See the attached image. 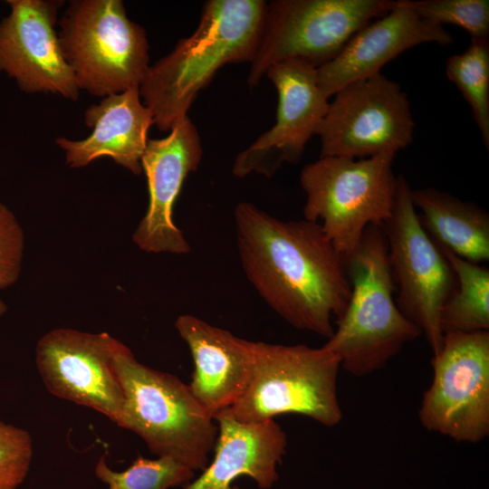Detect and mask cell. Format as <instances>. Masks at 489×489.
<instances>
[{
  "mask_svg": "<svg viewBox=\"0 0 489 489\" xmlns=\"http://www.w3.org/2000/svg\"><path fill=\"white\" fill-rule=\"evenodd\" d=\"M234 219L241 266L260 297L292 327L328 340L351 285L321 226L283 221L248 202L236 206Z\"/></svg>",
  "mask_w": 489,
  "mask_h": 489,
  "instance_id": "obj_1",
  "label": "cell"
},
{
  "mask_svg": "<svg viewBox=\"0 0 489 489\" xmlns=\"http://www.w3.org/2000/svg\"><path fill=\"white\" fill-rule=\"evenodd\" d=\"M266 3L263 0H210L188 37L149 65L139 89L158 129L170 131L185 120L199 91L223 65L252 62Z\"/></svg>",
  "mask_w": 489,
  "mask_h": 489,
  "instance_id": "obj_2",
  "label": "cell"
},
{
  "mask_svg": "<svg viewBox=\"0 0 489 489\" xmlns=\"http://www.w3.org/2000/svg\"><path fill=\"white\" fill-rule=\"evenodd\" d=\"M351 294L337 327L323 345L340 366L365 377L386 366L422 333L398 309L381 225H369L355 250L344 259Z\"/></svg>",
  "mask_w": 489,
  "mask_h": 489,
  "instance_id": "obj_3",
  "label": "cell"
},
{
  "mask_svg": "<svg viewBox=\"0 0 489 489\" xmlns=\"http://www.w3.org/2000/svg\"><path fill=\"white\" fill-rule=\"evenodd\" d=\"M113 366L125 397L119 427L139 436L152 454L171 457L194 472L204 470L218 427L189 386L140 363L122 342Z\"/></svg>",
  "mask_w": 489,
  "mask_h": 489,
  "instance_id": "obj_4",
  "label": "cell"
},
{
  "mask_svg": "<svg viewBox=\"0 0 489 489\" xmlns=\"http://www.w3.org/2000/svg\"><path fill=\"white\" fill-rule=\"evenodd\" d=\"M395 156L322 157L302 169L304 219L321 226L343 260L358 246L369 225H382L391 216L397 187Z\"/></svg>",
  "mask_w": 489,
  "mask_h": 489,
  "instance_id": "obj_5",
  "label": "cell"
},
{
  "mask_svg": "<svg viewBox=\"0 0 489 489\" xmlns=\"http://www.w3.org/2000/svg\"><path fill=\"white\" fill-rule=\"evenodd\" d=\"M59 25L62 53L80 91L104 98L139 86L150 65L149 41L121 0H72Z\"/></svg>",
  "mask_w": 489,
  "mask_h": 489,
  "instance_id": "obj_6",
  "label": "cell"
},
{
  "mask_svg": "<svg viewBox=\"0 0 489 489\" xmlns=\"http://www.w3.org/2000/svg\"><path fill=\"white\" fill-rule=\"evenodd\" d=\"M339 357L324 346L254 341L251 379L229 408L243 422H264L299 414L325 427L342 419L337 395Z\"/></svg>",
  "mask_w": 489,
  "mask_h": 489,
  "instance_id": "obj_7",
  "label": "cell"
},
{
  "mask_svg": "<svg viewBox=\"0 0 489 489\" xmlns=\"http://www.w3.org/2000/svg\"><path fill=\"white\" fill-rule=\"evenodd\" d=\"M397 5L393 0H274L266 4L247 83L256 86L273 64L300 59L319 68L364 25Z\"/></svg>",
  "mask_w": 489,
  "mask_h": 489,
  "instance_id": "obj_8",
  "label": "cell"
},
{
  "mask_svg": "<svg viewBox=\"0 0 489 489\" xmlns=\"http://www.w3.org/2000/svg\"><path fill=\"white\" fill-rule=\"evenodd\" d=\"M411 190L403 176L397 177L393 211L381 226L398 293L397 305L425 335L436 355L444 338L440 312L456 286V279L444 254L420 224Z\"/></svg>",
  "mask_w": 489,
  "mask_h": 489,
  "instance_id": "obj_9",
  "label": "cell"
},
{
  "mask_svg": "<svg viewBox=\"0 0 489 489\" xmlns=\"http://www.w3.org/2000/svg\"><path fill=\"white\" fill-rule=\"evenodd\" d=\"M418 411L422 426L456 442L489 435V331L446 332Z\"/></svg>",
  "mask_w": 489,
  "mask_h": 489,
  "instance_id": "obj_10",
  "label": "cell"
},
{
  "mask_svg": "<svg viewBox=\"0 0 489 489\" xmlns=\"http://www.w3.org/2000/svg\"><path fill=\"white\" fill-rule=\"evenodd\" d=\"M334 95L316 132L320 158L396 154L412 142L415 123L408 96L381 72L350 83Z\"/></svg>",
  "mask_w": 489,
  "mask_h": 489,
  "instance_id": "obj_11",
  "label": "cell"
},
{
  "mask_svg": "<svg viewBox=\"0 0 489 489\" xmlns=\"http://www.w3.org/2000/svg\"><path fill=\"white\" fill-rule=\"evenodd\" d=\"M120 342L107 332L53 329L36 344L37 369L53 396L100 412L119 426L125 397L113 357Z\"/></svg>",
  "mask_w": 489,
  "mask_h": 489,
  "instance_id": "obj_12",
  "label": "cell"
},
{
  "mask_svg": "<svg viewBox=\"0 0 489 489\" xmlns=\"http://www.w3.org/2000/svg\"><path fill=\"white\" fill-rule=\"evenodd\" d=\"M265 75L278 93L276 121L235 157L232 173L237 177H271L283 163H298L329 108L312 64L291 59L272 65Z\"/></svg>",
  "mask_w": 489,
  "mask_h": 489,
  "instance_id": "obj_13",
  "label": "cell"
},
{
  "mask_svg": "<svg viewBox=\"0 0 489 489\" xmlns=\"http://www.w3.org/2000/svg\"><path fill=\"white\" fill-rule=\"evenodd\" d=\"M0 21V72L26 93L77 101L80 89L64 60L55 30L61 0H8Z\"/></svg>",
  "mask_w": 489,
  "mask_h": 489,
  "instance_id": "obj_14",
  "label": "cell"
},
{
  "mask_svg": "<svg viewBox=\"0 0 489 489\" xmlns=\"http://www.w3.org/2000/svg\"><path fill=\"white\" fill-rule=\"evenodd\" d=\"M203 155L197 129L187 117L162 139H149L141 158L148 183L149 206L132 235L133 243L147 253L186 254L190 245L173 220L174 204L190 172Z\"/></svg>",
  "mask_w": 489,
  "mask_h": 489,
  "instance_id": "obj_15",
  "label": "cell"
},
{
  "mask_svg": "<svg viewBox=\"0 0 489 489\" xmlns=\"http://www.w3.org/2000/svg\"><path fill=\"white\" fill-rule=\"evenodd\" d=\"M453 42L444 26L397 0L391 11L360 28L332 60L317 68L318 85L329 99L350 83L380 73L386 63L408 49L425 43Z\"/></svg>",
  "mask_w": 489,
  "mask_h": 489,
  "instance_id": "obj_16",
  "label": "cell"
},
{
  "mask_svg": "<svg viewBox=\"0 0 489 489\" xmlns=\"http://www.w3.org/2000/svg\"><path fill=\"white\" fill-rule=\"evenodd\" d=\"M175 327L193 359L188 386L194 397L212 417L231 408L251 379L254 341L190 314L178 316Z\"/></svg>",
  "mask_w": 489,
  "mask_h": 489,
  "instance_id": "obj_17",
  "label": "cell"
},
{
  "mask_svg": "<svg viewBox=\"0 0 489 489\" xmlns=\"http://www.w3.org/2000/svg\"><path fill=\"white\" fill-rule=\"evenodd\" d=\"M218 435L215 455L202 474L181 489H238L234 482L247 475L262 489L278 480L277 465L286 453L287 436L273 420L243 422L229 408L213 416Z\"/></svg>",
  "mask_w": 489,
  "mask_h": 489,
  "instance_id": "obj_18",
  "label": "cell"
},
{
  "mask_svg": "<svg viewBox=\"0 0 489 489\" xmlns=\"http://www.w3.org/2000/svg\"><path fill=\"white\" fill-rule=\"evenodd\" d=\"M84 123L92 130L79 140L65 137L55 139L69 167L83 168L95 159L110 158L135 175L142 172L141 158L148 143V131L154 124L144 105L139 86L109 95L90 105Z\"/></svg>",
  "mask_w": 489,
  "mask_h": 489,
  "instance_id": "obj_19",
  "label": "cell"
},
{
  "mask_svg": "<svg viewBox=\"0 0 489 489\" xmlns=\"http://www.w3.org/2000/svg\"><path fill=\"white\" fill-rule=\"evenodd\" d=\"M411 199L440 249L476 264L489 260V214L484 208L434 187L411 190Z\"/></svg>",
  "mask_w": 489,
  "mask_h": 489,
  "instance_id": "obj_20",
  "label": "cell"
},
{
  "mask_svg": "<svg viewBox=\"0 0 489 489\" xmlns=\"http://www.w3.org/2000/svg\"><path fill=\"white\" fill-rule=\"evenodd\" d=\"M455 273L456 286L440 312L442 332L489 331V271L440 249Z\"/></svg>",
  "mask_w": 489,
  "mask_h": 489,
  "instance_id": "obj_21",
  "label": "cell"
},
{
  "mask_svg": "<svg viewBox=\"0 0 489 489\" xmlns=\"http://www.w3.org/2000/svg\"><path fill=\"white\" fill-rule=\"evenodd\" d=\"M446 73L469 103L483 143L489 149V42L472 39L462 53L448 57Z\"/></svg>",
  "mask_w": 489,
  "mask_h": 489,
  "instance_id": "obj_22",
  "label": "cell"
},
{
  "mask_svg": "<svg viewBox=\"0 0 489 489\" xmlns=\"http://www.w3.org/2000/svg\"><path fill=\"white\" fill-rule=\"evenodd\" d=\"M94 472L108 489H169L183 486L194 477V471L168 456L149 459L139 455L127 469L117 472L102 455Z\"/></svg>",
  "mask_w": 489,
  "mask_h": 489,
  "instance_id": "obj_23",
  "label": "cell"
},
{
  "mask_svg": "<svg viewBox=\"0 0 489 489\" xmlns=\"http://www.w3.org/2000/svg\"><path fill=\"white\" fill-rule=\"evenodd\" d=\"M421 17L442 25L451 24L465 29L472 39H488V0H403Z\"/></svg>",
  "mask_w": 489,
  "mask_h": 489,
  "instance_id": "obj_24",
  "label": "cell"
},
{
  "mask_svg": "<svg viewBox=\"0 0 489 489\" xmlns=\"http://www.w3.org/2000/svg\"><path fill=\"white\" fill-rule=\"evenodd\" d=\"M32 458L30 434L0 420V489H16L25 479Z\"/></svg>",
  "mask_w": 489,
  "mask_h": 489,
  "instance_id": "obj_25",
  "label": "cell"
},
{
  "mask_svg": "<svg viewBox=\"0 0 489 489\" xmlns=\"http://www.w3.org/2000/svg\"><path fill=\"white\" fill-rule=\"evenodd\" d=\"M24 234L14 213L0 202V289L14 284L21 273Z\"/></svg>",
  "mask_w": 489,
  "mask_h": 489,
  "instance_id": "obj_26",
  "label": "cell"
},
{
  "mask_svg": "<svg viewBox=\"0 0 489 489\" xmlns=\"http://www.w3.org/2000/svg\"><path fill=\"white\" fill-rule=\"evenodd\" d=\"M7 310V306L5 302L0 298V317H2Z\"/></svg>",
  "mask_w": 489,
  "mask_h": 489,
  "instance_id": "obj_27",
  "label": "cell"
}]
</instances>
